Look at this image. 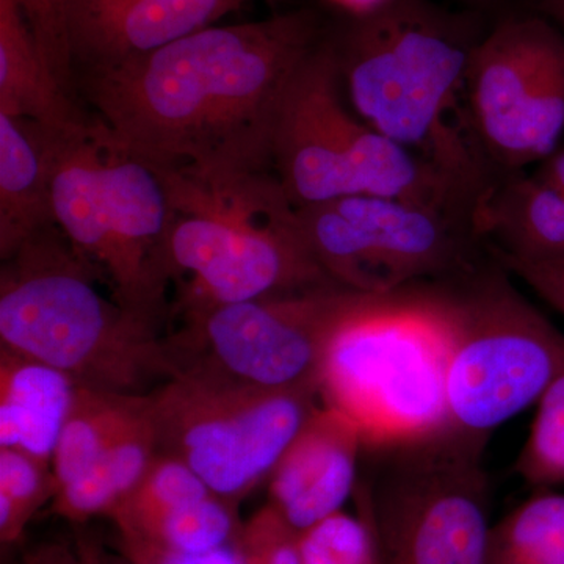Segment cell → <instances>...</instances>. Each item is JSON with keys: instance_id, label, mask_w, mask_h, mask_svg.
I'll return each mask as SVG.
<instances>
[{"instance_id": "obj_33", "label": "cell", "mask_w": 564, "mask_h": 564, "mask_svg": "<svg viewBox=\"0 0 564 564\" xmlns=\"http://www.w3.org/2000/svg\"><path fill=\"white\" fill-rule=\"evenodd\" d=\"M534 174L551 184L564 196V148H560L554 154L549 155L545 161L541 162L540 169Z\"/></svg>"}, {"instance_id": "obj_8", "label": "cell", "mask_w": 564, "mask_h": 564, "mask_svg": "<svg viewBox=\"0 0 564 564\" xmlns=\"http://www.w3.org/2000/svg\"><path fill=\"white\" fill-rule=\"evenodd\" d=\"M329 29L293 74L274 128L272 174L295 207L386 196L443 209L451 181L345 107Z\"/></svg>"}, {"instance_id": "obj_34", "label": "cell", "mask_w": 564, "mask_h": 564, "mask_svg": "<svg viewBox=\"0 0 564 564\" xmlns=\"http://www.w3.org/2000/svg\"><path fill=\"white\" fill-rule=\"evenodd\" d=\"M530 13L551 22L564 36V0H525Z\"/></svg>"}, {"instance_id": "obj_16", "label": "cell", "mask_w": 564, "mask_h": 564, "mask_svg": "<svg viewBox=\"0 0 564 564\" xmlns=\"http://www.w3.org/2000/svg\"><path fill=\"white\" fill-rule=\"evenodd\" d=\"M473 226L489 251L522 261H564V196L536 174H500L478 196Z\"/></svg>"}, {"instance_id": "obj_30", "label": "cell", "mask_w": 564, "mask_h": 564, "mask_svg": "<svg viewBox=\"0 0 564 564\" xmlns=\"http://www.w3.org/2000/svg\"><path fill=\"white\" fill-rule=\"evenodd\" d=\"M489 252L511 276L524 282L549 306L564 315V261H522L500 252Z\"/></svg>"}, {"instance_id": "obj_2", "label": "cell", "mask_w": 564, "mask_h": 564, "mask_svg": "<svg viewBox=\"0 0 564 564\" xmlns=\"http://www.w3.org/2000/svg\"><path fill=\"white\" fill-rule=\"evenodd\" d=\"M484 13L434 0H384L329 29L352 110L475 199L500 174L475 140L467 69Z\"/></svg>"}, {"instance_id": "obj_23", "label": "cell", "mask_w": 564, "mask_h": 564, "mask_svg": "<svg viewBox=\"0 0 564 564\" xmlns=\"http://www.w3.org/2000/svg\"><path fill=\"white\" fill-rule=\"evenodd\" d=\"M210 494L209 486L187 464L158 454L139 484L107 518L117 525L121 541L147 540L166 516Z\"/></svg>"}, {"instance_id": "obj_1", "label": "cell", "mask_w": 564, "mask_h": 564, "mask_svg": "<svg viewBox=\"0 0 564 564\" xmlns=\"http://www.w3.org/2000/svg\"><path fill=\"white\" fill-rule=\"evenodd\" d=\"M328 28L314 10L210 25L76 77L82 106L162 177L228 187L272 173L278 113Z\"/></svg>"}, {"instance_id": "obj_36", "label": "cell", "mask_w": 564, "mask_h": 564, "mask_svg": "<svg viewBox=\"0 0 564 564\" xmlns=\"http://www.w3.org/2000/svg\"><path fill=\"white\" fill-rule=\"evenodd\" d=\"M370 564H380V558H378V554H377V545H375V554H373L372 562H370Z\"/></svg>"}, {"instance_id": "obj_15", "label": "cell", "mask_w": 564, "mask_h": 564, "mask_svg": "<svg viewBox=\"0 0 564 564\" xmlns=\"http://www.w3.org/2000/svg\"><path fill=\"white\" fill-rule=\"evenodd\" d=\"M362 447L350 419L315 408L270 475L269 503L296 533L337 513L355 491Z\"/></svg>"}, {"instance_id": "obj_13", "label": "cell", "mask_w": 564, "mask_h": 564, "mask_svg": "<svg viewBox=\"0 0 564 564\" xmlns=\"http://www.w3.org/2000/svg\"><path fill=\"white\" fill-rule=\"evenodd\" d=\"M366 293L340 285L218 307L177 337L188 361L209 362L261 388L317 386L323 356Z\"/></svg>"}, {"instance_id": "obj_18", "label": "cell", "mask_w": 564, "mask_h": 564, "mask_svg": "<svg viewBox=\"0 0 564 564\" xmlns=\"http://www.w3.org/2000/svg\"><path fill=\"white\" fill-rule=\"evenodd\" d=\"M76 381L20 352L0 351V447L51 464Z\"/></svg>"}, {"instance_id": "obj_17", "label": "cell", "mask_w": 564, "mask_h": 564, "mask_svg": "<svg viewBox=\"0 0 564 564\" xmlns=\"http://www.w3.org/2000/svg\"><path fill=\"white\" fill-rule=\"evenodd\" d=\"M55 225L50 128L0 113V256Z\"/></svg>"}, {"instance_id": "obj_32", "label": "cell", "mask_w": 564, "mask_h": 564, "mask_svg": "<svg viewBox=\"0 0 564 564\" xmlns=\"http://www.w3.org/2000/svg\"><path fill=\"white\" fill-rule=\"evenodd\" d=\"M122 551L133 564H240L236 549L228 551L223 547L206 554H180L151 545L133 544L122 545Z\"/></svg>"}, {"instance_id": "obj_6", "label": "cell", "mask_w": 564, "mask_h": 564, "mask_svg": "<svg viewBox=\"0 0 564 564\" xmlns=\"http://www.w3.org/2000/svg\"><path fill=\"white\" fill-rule=\"evenodd\" d=\"M162 180L176 210L173 278L191 274L177 303L188 323L229 304L337 285L315 262L272 173L228 187Z\"/></svg>"}, {"instance_id": "obj_22", "label": "cell", "mask_w": 564, "mask_h": 564, "mask_svg": "<svg viewBox=\"0 0 564 564\" xmlns=\"http://www.w3.org/2000/svg\"><path fill=\"white\" fill-rule=\"evenodd\" d=\"M485 564H564V492L541 489L491 525Z\"/></svg>"}, {"instance_id": "obj_19", "label": "cell", "mask_w": 564, "mask_h": 564, "mask_svg": "<svg viewBox=\"0 0 564 564\" xmlns=\"http://www.w3.org/2000/svg\"><path fill=\"white\" fill-rule=\"evenodd\" d=\"M0 113L62 131L90 118L44 61L21 0H0Z\"/></svg>"}, {"instance_id": "obj_5", "label": "cell", "mask_w": 564, "mask_h": 564, "mask_svg": "<svg viewBox=\"0 0 564 564\" xmlns=\"http://www.w3.org/2000/svg\"><path fill=\"white\" fill-rule=\"evenodd\" d=\"M448 340L441 436L484 454L489 436L536 404L564 370V334L494 261L419 282Z\"/></svg>"}, {"instance_id": "obj_9", "label": "cell", "mask_w": 564, "mask_h": 564, "mask_svg": "<svg viewBox=\"0 0 564 564\" xmlns=\"http://www.w3.org/2000/svg\"><path fill=\"white\" fill-rule=\"evenodd\" d=\"M317 399V386L261 388L199 359L148 393L159 454L234 503L272 475Z\"/></svg>"}, {"instance_id": "obj_29", "label": "cell", "mask_w": 564, "mask_h": 564, "mask_svg": "<svg viewBox=\"0 0 564 564\" xmlns=\"http://www.w3.org/2000/svg\"><path fill=\"white\" fill-rule=\"evenodd\" d=\"M44 61L62 87L79 99L66 32L65 0H21Z\"/></svg>"}, {"instance_id": "obj_27", "label": "cell", "mask_w": 564, "mask_h": 564, "mask_svg": "<svg viewBox=\"0 0 564 564\" xmlns=\"http://www.w3.org/2000/svg\"><path fill=\"white\" fill-rule=\"evenodd\" d=\"M302 564H370L375 538L362 514L337 511L296 536Z\"/></svg>"}, {"instance_id": "obj_25", "label": "cell", "mask_w": 564, "mask_h": 564, "mask_svg": "<svg viewBox=\"0 0 564 564\" xmlns=\"http://www.w3.org/2000/svg\"><path fill=\"white\" fill-rule=\"evenodd\" d=\"M57 492L51 464L18 448L0 447V541H20L29 522Z\"/></svg>"}, {"instance_id": "obj_10", "label": "cell", "mask_w": 564, "mask_h": 564, "mask_svg": "<svg viewBox=\"0 0 564 564\" xmlns=\"http://www.w3.org/2000/svg\"><path fill=\"white\" fill-rule=\"evenodd\" d=\"M381 451L377 480L358 488L380 564H485L491 524L484 454L444 436Z\"/></svg>"}, {"instance_id": "obj_11", "label": "cell", "mask_w": 564, "mask_h": 564, "mask_svg": "<svg viewBox=\"0 0 564 564\" xmlns=\"http://www.w3.org/2000/svg\"><path fill=\"white\" fill-rule=\"evenodd\" d=\"M315 262L340 288L391 293L474 267L480 242L464 215L386 196H340L296 207Z\"/></svg>"}, {"instance_id": "obj_31", "label": "cell", "mask_w": 564, "mask_h": 564, "mask_svg": "<svg viewBox=\"0 0 564 564\" xmlns=\"http://www.w3.org/2000/svg\"><path fill=\"white\" fill-rule=\"evenodd\" d=\"M20 564H133L131 560L126 562L115 558L106 551L88 540V538H76L69 541H52L36 545L25 552Z\"/></svg>"}, {"instance_id": "obj_26", "label": "cell", "mask_w": 564, "mask_h": 564, "mask_svg": "<svg viewBox=\"0 0 564 564\" xmlns=\"http://www.w3.org/2000/svg\"><path fill=\"white\" fill-rule=\"evenodd\" d=\"M536 406L513 473L541 491L564 485V370L549 384Z\"/></svg>"}, {"instance_id": "obj_21", "label": "cell", "mask_w": 564, "mask_h": 564, "mask_svg": "<svg viewBox=\"0 0 564 564\" xmlns=\"http://www.w3.org/2000/svg\"><path fill=\"white\" fill-rule=\"evenodd\" d=\"M158 454V434L148 404L147 415L122 434L90 469L58 489L52 499V513L70 522L109 514L139 484Z\"/></svg>"}, {"instance_id": "obj_20", "label": "cell", "mask_w": 564, "mask_h": 564, "mask_svg": "<svg viewBox=\"0 0 564 564\" xmlns=\"http://www.w3.org/2000/svg\"><path fill=\"white\" fill-rule=\"evenodd\" d=\"M147 395H126L76 386L52 456L57 491L90 469L122 434L147 415Z\"/></svg>"}, {"instance_id": "obj_35", "label": "cell", "mask_w": 564, "mask_h": 564, "mask_svg": "<svg viewBox=\"0 0 564 564\" xmlns=\"http://www.w3.org/2000/svg\"><path fill=\"white\" fill-rule=\"evenodd\" d=\"M458 2H462L467 10H474L485 14L488 13V11L497 9L503 0H458Z\"/></svg>"}, {"instance_id": "obj_28", "label": "cell", "mask_w": 564, "mask_h": 564, "mask_svg": "<svg viewBox=\"0 0 564 564\" xmlns=\"http://www.w3.org/2000/svg\"><path fill=\"white\" fill-rule=\"evenodd\" d=\"M296 536L299 533L267 503L242 525L234 549L240 564H302Z\"/></svg>"}, {"instance_id": "obj_3", "label": "cell", "mask_w": 564, "mask_h": 564, "mask_svg": "<svg viewBox=\"0 0 564 564\" xmlns=\"http://www.w3.org/2000/svg\"><path fill=\"white\" fill-rule=\"evenodd\" d=\"M0 344L68 375L77 386L147 395L184 370V356L159 326L96 289L98 269L58 226L2 261Z\"/></svg>"}, {"instance_id": "obj_14", "label": "cell", "mask_w": 564, "mask_h": 564, "mask_svg": "<svg viewBox=\"0 0 564 564\" xmlns=\"http://www.w3.org/2000/svg\"><path fill=\"white\" fill-rule=\"evenodd\" d=\"M245 0H65L74 76L132 61L217 24Z\"/></svg>"}, {"instance_id": "obj_24", "label": "cell", "mask_w": 564, "mask_h": 564, "mask_svg": "<svg viewBox=\"0 0 564 564\" xmlns=\"http://www.w3.org/2000/svg\"><path fill=\"white\" fill-rule=\"evenodd\" d=\"M240 529L234 502L212 492L166 516L147 540L121 541V544L151 545L180 554H206L234 543Z\"/></svg>"}, {"instance_id": "obj_4", "label": "cell", "mask_w": 564, "mask_h": 564, "mask_svg": "<svg viewBox=\"0 0 564 564\" xmlns=\"http://www.w3.org/2000/svg\"><path fill=\"white\" fill-rule=\"evenodd\" d=\"M50 131L55 225L106 274L115 302L161 326L176 220L165 182L91 115L76 128Z\"/></svg>"}, {"instance_id": "obj_12", "label": "cell", "mask_w": 564, "mask_h": 564, "mask_svg": "<svg viewBox=\"0 0 564 564\" xmlns=\"http://www.w3.org/2000/svg\"><path fill=\"white\" fill-rule=\"evenodd\" d=\"M466 90L475 140L497 173L545 161L564 133V36L530 11L500 18L475 47Z\"/></svg>"}, {"instance_id": "obj_7", "label": "cell", "mask_w": 564, "mask_h": 564, "mask_svg": "<svg viewBox=\"0 0 564 564\" xmlns=\"http://www.w3.org/2000/svg\"><path fill=\"white\" fill-rule=\"evenodd\" d=\"M448 340L421 285L366 293L326 348L323 406L350 419L369 448L421 443L445 429Z\"/></svg>"}]
</instances>
